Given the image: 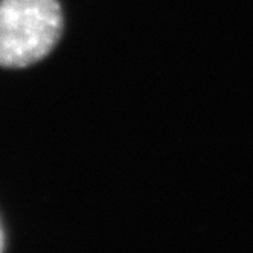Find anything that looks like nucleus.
Wrapping results in <instances>:
<instances>
[{"label": "nucleus", "mask_w": 253, "mask_h": 253, "mask_svg": "<svg viewBox=\"0 0 253 253\" xmlns=\"http://www.w3.org/2000/svg\"><path fill=\"white\" fill-rule=\"evenodd\" d=\"M57 0H0V67H26L44 58L60 40Z\"/></svg>", "instance_id": "f257e3e1"}, {"label": "nucleus", "mask_w": 253, "mask_h": 253, "mask_svg": "<svg viewBox=\"0 0 253 253\" xmlns=\"http://www.w3.org/2000/svg\"><path fill=\"white\" fill-rule=\"evenodd\" d=\"M5 249V233H3V227L0 224V252Z\"/></svg>", "instance_id": "f03ea898"}]
</instances>
